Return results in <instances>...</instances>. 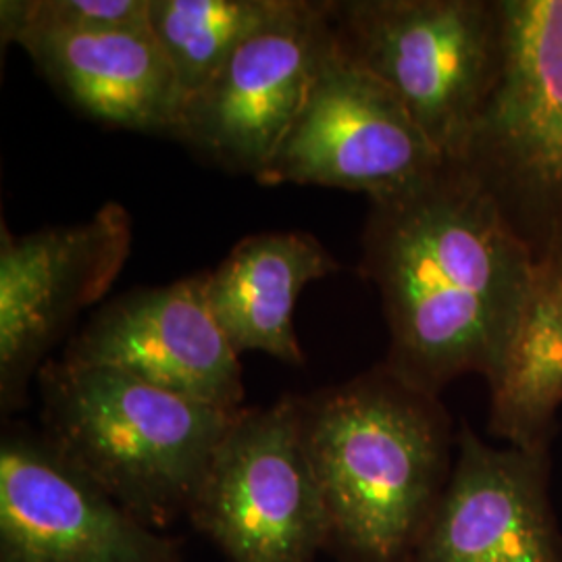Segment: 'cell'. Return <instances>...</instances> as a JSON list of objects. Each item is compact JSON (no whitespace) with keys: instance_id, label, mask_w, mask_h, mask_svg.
Segmentation results:
<instances>
[{"instance_id":"4","label":"cell","mask_w":562,"mask_h":562,"mask_svg":"<svg viewBox=\"0 0 562 562\" xmlns=\"http://www.w3.org/2000/svg\"><path fill=\"white\" fill-rule=\"evenodd\" d=\"M344 53L382 80L446 161H461L501 78V0L331 2Z\"/></svg>"},{"instance_id":"9","label":"cell","mask_w":562,"mask_h":562,"mask_svg":"<svg viewBox=\"0 0 562 562\" xmlns=\"http://www.w3.org/2000/svg\"><path fill=\"white\" fill-rule=\"evenodd\" d=\"M132 248L130 213L109 202L88 222L15 236L0 227V404L20 408L48 350L101 301Z\"/></svg>"},{"instance_id":"1","label":"cell","mask_w":562,"mask_h":562,"mask_svg":"<svg viewBox=\"0 0 562 562\" xmlns=\"http://www.w3.org/2000/svg\"><path fill=\"white\" fill-rule=\"evenodd\" d=\"M361 271L382 296L383 364L440 396L459 378L487 383L501 371L538 262L480 178L446 161L427 180L371 201Z\"/></svg>"},{"instance_id":"2","label":"cell","mask_w":562,"mask_h":562,"mask_svg":"<svg viewBox=\"0 0 562 562\" xmlns=\"http://www.w3.org/2000/svg\"><path fill=\"white\" fill-rule=\"evenodd\" d=\"M329 542L346 562H411L450 480L457 436L440 396L385 364L302 398Z\"/></svg>"},{"instance_id":"10","label":"cell","mask_w":562,"mask_h":562,"mask_svg":"<svg viewBox=\"0 0 562 562\" xmlns=\"http://www.w3.org/2000/svg\"><path fill=\"white\" fill-rule=\"evenodd\" d=\"M0 562H180V554L44 436L11 429L0 443Z\"/></svg>"},{"instance_id":"13","label":"cell","mask_w":562,"mask_h":562,"mask_svg":"<svg viewBox=\"0 0 562 562\" xmlns=\"http://www.w3.org/2000/svg\"><path fill=\"white\" fill-rule=\"evenodd\" d=\"M18 44L60 97L90 120L173 138L186 97L150 27L36 34Z\"/></svg>"},{"instance_id":"8","label":"cell","mask_w":562,"mask_h":562,"mask_svg":"<svg viewBox=\"0 0 562 562\" xmlns=\"http://www.w3.org/2000/svg\"><path fill=\"white\" fill-rule=\"evenodd\" d=\"M331 44V2L294 0L186 99L173 138L257 178L299 117Z\"/></svg>"},{"instance_id":"7","label":"cell","mask_w":562,"mask_h":562,"mask_svg":"<svg viewBox=\"0 0 562 562\" xmlns=\"http://www.w3.org/2000/svg\"><path fill=\"white\" fill-rule=\"evenodd\" d=\"M443 162L398 97L350 59L334 32L299 117L257 181L341 188L380 201Z\"/></svg>"},{"instance_id":"18","label":"cell","mask_w":562,"mask_h":562,"mask_svg":"<svg viewBox=\"0 0 562 562\" xmlns=\"http://www.w3.org/2000/svg\"><path fill=\"white\" fill-rule=\"evenodd\" d=\"M538 269L546 273L548 278L561 281L562 283V236L561 240L557 241V246L552 248V252L548 255V259Z\"/></svg>"},{"instance_id":"3","label":"cell","mask_w":562,"mask_h":562,"mask_svg":"<svg viewBox=\"0 0 562 562\" xmlns=\"http://www.w3.org/2000/svg\"><path fill=\"white\" fill-rule=\"evenodd\" d=\"M44 438L150 529L188 515L240 411L192 401L106 367L46 361Z\"/></svg>"},{"instance_id":"11","label":"cell","mask_w":562,"mask_h":562,"mask_svg":"<svg viewBox=\"0 0 562 562\" xmlns=\"http://www.w3.org/2000/svg\"><path fill=\"white\" fill-rule=\"evenodd\" d=\"M206 273L144 288L101 308L63 359L106 367L223 411L244 402L240 355L206 301Z\"/></svg>"},{"instance_id":"5","label":"cell","mask_w":562,"mask_h":562,"mask_svg":"<svg viewBox=\"0 0 562 562\" xmlns=\"http://www.w3.org/2000/svg\"><path fill=\"white\" fill-rule=\"evenodd\" d=\"M501 9V78L461 162L540 267L562 236V0Z\"/></svg>"},{"instance_id":"15","label":"cell","mask_w":562,"mask_h":562,"mask_svg":"<svg viewBox=\"0 0 562 562\" xmlns=\"http://www.w3.org/2000/svg\"><path fill=\"white\" fill-rule=\"evenodd\" d=\"M487 390L492 436L517 448H550L562 406V283L540 269L503 367Z\"/></svg>"},{"instance_id":"14","label":"cell","mask_w":562,"mask_h":562,"mask_svg":"<svg viewBox=\"0 0 562 562\" xmlns=\"http://www.w3.org/2000/svg\"><path fill=\"white\" fill-rule=\"evenodd\" d=\"M340 271V262L311 234L267 232L236 244L206 273V301L238 355L265 352L304 364L294 308L304 285Z\"/></svg>"},{"instance_id":"17","label":"cell","mask_w":562,"mask_h":562,"mask_svg":"<svg viewBox=\"0 0 562 562\" xmlns=\"http://www.w3.org/2000/svg\"><path fill=\"white\" fill-rule=\"evenodd\" d=\"M150 0H2V42L36 34H102L148 27Z\"/></svg>"},{"instance_id":"16","label":"cell","mask_w":562,"mask_h":562,"mask_svg":"<svg viewBox=\"0 0 562 562\" xmlns=\"http://www.w3.org/2000/svg\"><path fill=\"white\" fill-rule=\"evenodd\" d=\"M294 0H150L148 27L183 97L202 90L244 42L290 11Z\"/></svg>"},{"instance_id":"6","label":"cell","mask_w":562,"mask_h":562,"mask_svg":"<svg viewBox=\"0 0 562 562\" xmlns=\"http://www.w3.org/2000/svg\"><path fill=\"white\" fill-rule=\"evenodd\" d=\"M229 562H315L329 542L302 398L241 408L188 510Z\"/></svg>"},{"instance_id":"12","label":"cell","mask_w":562,"mask_h":562,"mask_svg":"<svg viewBox=\"0 0 562 562\" xmlns=\"http://www.w3.org/2000/svg\"><path fill=\"white\" fill-rule=\"evenodd\" d=\"M411 562H562L550 448L494 446L469 425Z\"/></svg>"}]
</instances>
